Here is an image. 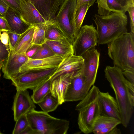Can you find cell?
I'll use <instances>...</instances> for the list:
<instances>
[{"instance_id":"6da1fadb","label":"cell","mask_w":134,"mask_h":134,"mask_svg":"<svg viewBox=\"0 0 134 134\" xmlns=\"http://www.w3.org/2000/svg\"><path fill=\"white\" fill-rule=\"evenodd\" d=\"M104 72L105 77L115 93L120 113L121 124L126 127L134 112V90L129 88V81L117 67L107 66Z\"/></svg>"},{"instance_id":"7a4b0ae2","label":"cell","mask_w":134,"mask_h":134,"mask_svg":"<svg viewBox=\"0 0 134 134\" xmlns=\"http://www.w3.org/2000/svg\"><path fill=\"white\" fill-rule=\"evenodd\" d=\"M94 16L98 45L108 44L127 32V19L125 13L111 12L107 16L96 14Z\"/></svg>"},{"instance_id":"3957f363","label":"cell","mask_w":134,"mask_h":134,"mask_svg":"<svg viewBox=\"0 0 134 134\" xmlns=\"http://www.w3.org/2000/svg\"><path fill=\"white\" fill-rule=\"evenodd\" d=\"M99 91L97 87L93 85L75 107V110L79 113V127L84 133L92 132L94 122L101 114L102 108L98 97Z\"/></svg>"},{"instance_id":"277c9868","label":"cell","mask_w":134,"mask_h":134,"mask_svg":"<svg viewBox=\"0 0 134 134\" xmlns=\"http://www.w3.org/2000/svg\"><path fill=\"white\" fill-rule=\"evenodd\" d=\"M107 44L114 66L122 71H134V33L127 32Z\"/></svg>"},{"instance_id":"5b68a950","label":"cell","mask_w":134,"mask_h":134,"mask_svg":"<svg viewBox=\"0 0 134 134\" xmlns=\"http://www.w3.org/2000/svg\"><path fill=\"white\" fill-rule=\"evenodd\" d=\"M29 126L35 134H66L69 121L53 117L48 113L35 109L26 114Z\"/></svg>"},{"instance_id":"8992f818","label":"cell","mask_w":134,"mask_h":134,"mask_svg":"<svg viewBox=\"0 0 134 134\" xmlns=\"http://www.w3.org/2000/svg\"><path fill=\"white\" fill-rule=\"evenodd\" d=\"M76 0H64L56 14L55 23L64 36L73 44L76 37L75 14Z\"/></svg>"},{"instance_id":"52a82bcc","label":"cell","mask_w":134,"mask_h":134,"mask_svg":"<svg viewBox=\"0 0 134 134\" xmlns=\"http://www.w3.org/2000/svg\"><path fill=\"white\" fill-rule=\"evenodd\" d=\"M57 68L42 71H27L20 74L11 80L12 84L15 87L16 90H33L43 82L50 79Z\"/></svg>"},{"instance_id":"ba28073f","label":"cell","mask_w":134,"mask_h":134,"mask_svg":"<svg viewBox=\"0 0 134 134\" xmlns=\"http://www.w3.org/2000/svg\"><path fill=\"white\" fill-rule=\"evenodd\" d=\"M98 43L97 32L93 25L81 26L72 44L74 54L81 56L87 51L95 47Z\"/></svg>"},{"instance_id":"9c48e42d","label":"cell","mask_w":134,"mask_h":134,"mask_svg":"<svg viewBox=\"0 0 134 134\" xmlns=\"http://www.w3.org/2000/svg\"><path fill=\"white\" fill-rule=\"evenodd\" d=\"M81 56L84 59L82 70L85 86L88 91L96 80L99 65L100 53L95 47L87 51Z\"/></svg>"},{"instance_id":"30bf717a","label":"cell","mask_w":134,"mask_h":134,"mask_svg":"<svg viewBox=\"0 0 134 134\" xmlns=\"http://www.w3.org/2000/svg\"><path fill=\"white\" fill-rule=\"evenodd\" d=\"M88 92L86 88L82 68L73 74L65 96V102L80 101Z\"/></svg>"},{"instance_id":"8fae6325","label":"cell","mask_w":134,"mask_h":134,"mask_svg":"<svg viewBox=\"0 0 134 134\" xmlns=\"http://www.w3.org/2000/svg\"><path fill=\"white\" fill-rule=\"evenodd\" d=\"M29 58L25 53H18L10 50L8 57L2 63L4 77L12 80L16 77L19 74L20 68Z\"/></svg>"},{"instance_id":"7c38bea8","label":"cell","mask_w":134,"mask_h":134,"mask_svg":"<svg viewBox=\"0 0 134 134\" xmlns=\"http://www.w3.org/2000/svg\"><path fill=\"white\" fill-rule=\"evenodd\" d=\"M63 59L62 57L55 54L43 59L29 58L20 68L19 74L27 71H42L57 68Z\"/></svg>"},{"instance_id":"4fadbf2b","label":"cell","mask_w":134,"mask_h":134,"mask_svg":"<svg viewBox=\"0 0 134 134\" xmlns=\"http://www.w3.org/2000/svg\"><path fill=\"white\" fill-rule=\"evenodd\" d=\"M35 104L27 89H17L12 108L14 120L35 109Z\"/></svg>"},{"instance_id":"5bb4252c","label":"cell","mask_w":134,"mask_h":134,"mask_svg":"<svg viewBox=\"0 0 134 134\" xmlns=\"http://www.w3.org/2000/svg\"><path fill=\"white\" fill-rule=\"evenodd\" d=\"M46 21H55L56 14L64 0H28Z\"/></svg>"},{"instance_id":"9a60e30c","label":"cell","mask_w":134,"mask_h":134,"mask_svg":"<svg viewBox=\"0 0 134 134\" xmlns=\"http://www.w3.org/2000/svg\"><path fill=\"white\" fill-rule=\"evenodd\" d=\"M74 72L62 74L51 81L50 92L57 99L59 105L65 102L66 94Z\"/></svg>"},{"instance_id":"2e32d148","label":"cell","mask_w":134,"mask_h":134,"mask_svg":"<svg viewBox=\"0 0 134 134\" xmlns=\"http://www.w3.org/2000/svg\"><path fill=\"white\" fill-rule=\"evenodd\" d=\"M84 59L81 56L71 54L63 59L51 76L52 81L62 74L75 72L81 70L83 65Z\"/></svg>"},{"instance_id":"e0dca14e","label":"cell","mask_w":134,"mask_h":134,"mask_svg":"<svg viewBox=\"0 0 134 134\" xmlns=\"http://www.w3.org/2000/svg\"><path fill=\"white\" fill-rule=\"evenodd\" d=\"M98 97L102 108L101 115L113 117L121 121L119 107L116 99L108 92H99Z\"/></svg>"},{"instance_id":"ac0fdd59","label":"cell","mask_w":134,"mask_h":134,"mask_svg":"<svg viewBox=\"0 0 134 134\" xmlns=\"http://www.w3.org/2000/svg\"><path fill=\"white\" fill-rule=\"evenodd\" d=\"M20 7V17L28 25L32 26L48 21L42 17L28 0H21Z\"/></svg>"},{"instance_id":"d6986e66","label":"cell","mask_w":134,"mask_h":134,"mask_svg":"<svg viewBox=\"0 0 134 134\" xmlns=\"http://www.w3.org/2000/svg\"><path fill=\"white\" fill-rule=\"evenodd\" d=\"M4 17L10 27V32L20 35L30 26L21 19L19 14L9 7Z\"/></svg>"},{"instance_id":"ffe728a7","label":"cell","mask_w":134,"mask_h":134,"mask_svg":"<svg viewBox=\"0 0 134 134\" xmlns=\"http://www.w3.org/2000/svg\"><path fill=\"white\" fill-rule=\"evenodd\" d=\"M55 54L63 59L74 54L72 45L66 38L60 41L46 40L45 42Z\"/></svg>"},{"instance_id":"44dd1931","label":"cell","mask_w":134,"mask_h":134,"mask_svg":"<svg viewBox=\"0 0 134 134\" xmlns=\"http://www.w3.org/2000/svg\"><path fill=\"white\" fill-rule=\"evenodd\" d=\"M34 28L30 26L24 32L20 35L16 46L13 51L15 53H25L32 44Z\"/></svg>"},{"instance_id":"7402d4cb","label":"cell","mask_w":134,"mask_h":134,"mask_svg":"<svg viewBox=\"0 0 134 134\" xmlns=\"http://www.w3.org/2000/svg\"><path fill=\"white\" fill-rule=\"evenodd\" d=\"M121 121L114 118L102 115H99L96 120L92 132L94 134L102 130L112 127H115L121 124Z\"/></svg>"},{"instance_id":"603a6c76","label":"cell","mask_w":134,"mask_h":134,"mask_svg":"<svg viewBox=\"0 0 134 134\" xmlns=\"http://www.w3.org/2000/svg\"><path fill=\"white\" fill-rule=\"evenodd\" d=\"M51 82L50 79H48L33 90V93L31 97L35 104H37L50 92Z\"/></svg>"},{"instance_id":"cb8c5ba5","label":"cell","mask_w":134,"mask_h":134,"mask_svg":"<svg viewBox=\"0 0 134 134\" xmlns=\"http://www.w3.org/2000/svg\"><path fill=\"white\" fill-rule=\"evenodd\" d=\"M45 37L46 41H60L66 38L56 26L54 21H49L46 26Z\"/></svg>"},{"instance_id":"d4e9b609","label":"cell","mask_w":134,"mask_h":134,"mask_svg":"<svg viewBox=\"0 0 134 134\" xmlns=\"http://www.w3.org/2000/svg\"><path fill=\"white\" fill-rule=\"evenodd\" d=\"M37 104L42 111L47 113L54 111L59 105L57 99L52 95L50 92Z\"/></svg>"},{"instance_id":"484cf974","label":"cell","mask_w":134,"mask_h":134,"mask_svg":"<svg viewBox=\"0 0 134 134\" xmlns=\"http://www.w3.org/2000/svg\"><path fill=\"white\" fill-rule=\"evenodd\" d=\"M48 21L33 25L34 28L32 44L40 46L45 43V30Z\"/></svg>"},{"instance_id":"4316f807","label":"cell","mask_w":134,"mask_h":134,"mask_svg":"<svg viewBox=\"0 0 134 134\" xmlns=\"http://www.w3.org/2000/svg\"><path fill=\"white\" fill-rule=\"evenodd\" d=\"M91 6L89 3H86L80 6L75 10V22L76 36L81 26L87 12Z\"/></svg>"},{"instance_id":"83f0119b","label":"cell","mask_w":134,"mask_h":134,"mask_svg":"<svg viewBox=\"0 0 134 134\" xmlns=\"http://www.w3.org/2000/svg\"><path fill=\"white\" fill-rule=\"evenodd\" d=\"M55 54L50 48L45 43L40 46L36 53L30 58L43 59L51 57Z\"/></svg>"},{"instance_id":"f1b7e54d","label":"cell","mask_w":134,"mask_h":134,"mask_svg":"<svg viewBox=\"0 0 134 134\" xmlns=\"http://www.w3.org/2000/svg\"><path fill=\"white\" fill-rule=\"evenodd\" d=\"M16 121L15 125L12 132L13 134H21L29 126L26 115L21 116Z\"/></svg>"},{"instance_id":"f546056e","label":"cell","mask_w":134,"mask_h":134,"mask_svg":"<svg viewBox=\"0 0 134 134\" xmlns=\"http://www.w3.org/2000/svg\"><path fill=\"white\" fill-rule=\"evenodd\" d=\"M96 3L98 4V15L103 16H107L112 12L107 6V0H97Z\"/></svg>"},{"instance_id":"4dcf8cb0","label":"cell","mask_w":134,"mask_h":134,"mask_svg":"<svg viewBox=\"0 0 134 134\" xmlns=\"http://www.w3.org/2000/svg\"><path fill=\"white\" fill-rule=\"evenodd\" d=\"M108 8L113 12H121L125 13L127 9L122 7L116 0H107Z\"/></svg>"},{"instance_id":"1f68e13d","label":"cell","mask_w":134,"mask_h":134,"mask_svg":"<svg viewBox=\"0 0 134 134\" xmlns=\"http://www.w3.org/2000/svg\"><path fill=\"white\" fill-rule=\"evenodd\" d=\"M9 7L20 15L21 12L20 4L21 0H2Z\"/></svg>"},{"instance_id":"d6a6232c","label":"cell","mask_w":134,"mask_h":134,"mask_svg":"<svg viewBox=\"0 0 134 134\" xmlns=\"http://www.w3.org/2000/svg\"><path fill=\"white\" fill-rule=\"evenodd\" d=\"M10 51L0 40V63H3L8 57Z\"/></svg>"},{"instance_id":"836d02e7","label":"cell","mask_w":134,"mask_h":134,"mask_svg":"<svg viewBox=\"0 0 134 134\" xmlns=\"http://www.w3.org/2000/svg\"><path fill=\"white\" fill-rule=\"evenodd\" d=\"M9 37L10 50H13L20 35L10 31H8Z\"/></svg>"},{"instance_id":"e575fe53","label":"cell","mask_w":134,"mask_h":134,"mask_svg":"<svg viewBox=\"0 0 134 134\" xmlns=\"http://www.w3.org/2000/svg\"><path fill=\"white\" fill-rule=\"evenodd\" d=\"M0 40L2 43L10 50L9 37L8 31H0Z\"/></svg>"},{"instance_id":"d590c367","label":"cell","mask_w":134,"mask_h":134,"mask_svg":"<svg viewBox=\"0 0 134 134\" xmlns=\"http://www.w3.org/2000/svg\"><path fill=\"white\" fill-rule=\"evenodd\" d=\"M130 18L131 32L134 33V4L132 5L127 9Z\"/></svg>"},{"instance_id":"8d00e7d4","label":"cell","mask_w":134,"mask_h":134,"mask_svg":"<svg viewBox=\"0 0 134 134\" xmlns=\"http://www.w3.org/2000/svg\"><path fill=\"white\" fill-rule=\"evenodd\" d=\"M10 30L7 20L4 17L0 16V31H10Z\"/></svg>"},{"instance_id":"74e56055","label":"cell","mask_w":134,"mask_h":134,"mask_svg":"<svg viewBox=\"0 0 134 134\" xmlns=\"http://www.w3.org/2000/svg\"><path fill=\"white\" fill-rule=\"evenodd\" d=\"M40 46L32 44L26 51L25 54L29 58H31L36 53Z\"/></svg>"},{"instance_id":"f35d334b","label":"cell","mask_w":134,"mask_h":134,"mask_svg":"<svg viewBox=\"0 0 134 134\" xmlns=\"http://www.w3.org/2000/svg\"><path fill=\"white\" fill-rule=\"evenodd\" d=\"M122 73L127 79L132 84L134 85V71L130 70H125L122 71Z\"/></svg>"},{"instance_id":"ab89813d","label":"cell","mask_w":134,"mask_h":134,"mask_svg":"<svg viewBox=\"0 0 134 134\" xmlns=\"http://www.w3.org/2000/svg\"><path fill=\"white\" fill-rule=\"evenodd\" d=\"M123 7L127 9L130 6L134 4V0H116Z\"/></svg>"},{"instance_id":"60d3db41","label":"cell","mask_w":134,"mask_h":134,"mask_svg":"<svg viewBox=\"0 0 134 134\" xmlns=\"http://www.w3.org/2000/svg\"><path fill=\"white\" fill-rule=\"evenodd\" d=\"M9 7L5 3L0 0V16L4 17Z\"/></svg>"},{"instance_id":"b9f144b4","label":"cell","mask_w":134,"mask_h":134,"mask_svg":"<svg viewBox=\"0 0 134 134\" xmlns=\"http://www.w3.org/2000/svg\"><path fill=\"white\" fill-rule=\"evenodd\" d=\"M96 0H76V10L80 6L85 3H89L91 6L94 4Z\"/></svg>"},{"instance_id":"7bdbcfd3","label":"cell","mask_w":134,"mask_h":134,"mask_svg":"<svg viewBox=\"0 0 134 134\" xmlns=\"http://www.w3.org/2000/svg\"><path fill=\"white\" fill-rule=\"evenodd\" d=\"M21 134H35L32 129L29 126L21 133Z\"/></svg>"},{"instance_id":"ee69618b","label":"cell","mask_w":134,"mask_h":134,"mask_svg":"<svg viewBox=\"0 0 134 134\" xmlns=\"http://www.w3.org/2000/svg\"><path fill=\"white\" fill-rule=\"evenodd\" d=\"M121 133L120 130L116 127V126L113 128L108 134H120Z\"/></svg>"},{"instance_id":"f6af8a7d","label":"cell","mask_w":134,"mask_h":134,"mask_svg":"<svg viewBox=\"0 0 134 134\" xmlns=\"http://www.w3.org/2000/svg\"><path fill=\"white\" fill-rule=\"evenodd\" d=\"M2 66V63H0V71Z\"/></svg>"},{"instance_id":"bcb514c9","label":"cell","mask_w":134,"mask_h":134,"mask_svg":"<svg viewBox=\"0 0 134 134\" xmlns=\"http://www.w3.org/2000/svg\"><path fill=\"white\" fill-rule=\"evenodd\" d=\"M0 76H1V72H0Z\"/></svg>"},{"instance_id":"7dc6e473","label":"cell","mask_w":134,"mask_h":134,"mask_svg":"<svg viewBox=\"0 0 134 134\" xmlns=\"http://www.w3.org/2000/svg\"><path fill=\"white\" fill-rule=\"evenodd\" d=\"M2 134V133H1V132H0V134Z\"/></svg>"},{"instance_id":"c3c4849f","label":"cell","mask_w":134,"mask_h":134,"mask_svg":"<svg viewBox=\"0 0 134 134\" xmlns=\"http://www.w3.org/2000/svg\"></svg>"},{"instance_id":"681fc988","label":"cell","mask_w":134,"mask_h":134,"mask_svg":"<svg viewBox=\"0 0 134 134\" xmlns=\"http://www.w3.org/2000/svg\"></svg>"}]
</instances>
